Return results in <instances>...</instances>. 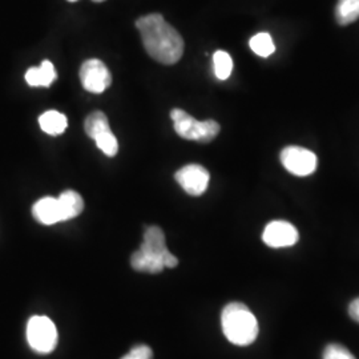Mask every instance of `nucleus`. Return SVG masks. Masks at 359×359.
I'll return each instance as SVG.
<instances>
[{"label": "nucleus", "instance_id": "6", "mask_svg": "<svg viewBox=\"0 0 359 359\" xmlns=\"http://www.w3.org/2000/svg\"><path fill=\"white\" fill-rule=\"evenodd\" d=\"M283 168L298 177L310 176L318 167L317 156L302 147H286L281 152Z\"/></svg>", "mask_w": 359, "mask_h": 359}, {"label": "nucleus", "instance_id": "12", "mask_svg": "<svg viewBox=\"0 0 359 359\" xmlns=\"http://www.w3.org/2000/svg\"><path fill=\"white\" fill-rule=\"evenodd\" d=\"M57 201H59V205H60L63 221H68V219L77 217L84 210V200L75 191H65L59 196Z\"/></svg>", "mask_w": 359, "mask_h": 359}, {"label": "nucleus", "instance_id": "17", "mask_svg": "<svg viewBox=\"0 0 359 359\" xmlns=\"http://www.w3.org/2000/svg\"><path fill=\"white\" fill-rule=\"evenodd\" d=\"M213 65H215V75L218 80H226L231 77V71H233V59L228 52H215Z\"/></svg>", "mask_w": 359, "mask_h": 359}, {"label": "nucleus", "instance_id": "21", "mask_svg": "<svg viewBox=\"0 0 359 359\" xmlns=\"http://www.w3.org/2000/svg\"><path fill=\"white\" fill-rule=\"evenodd\" d=\"M348 314L355 322L359 323V298L354 299L348 306Z\"/></svg>", "mask_w": 359, "mask_h": 359}, {"label": "nucleus", "instance_id": "4", "mask_svg": "<svg viewBox=\"0 0 359 359\" xmlns=\"http://www.w3.org/2000/svg\"><path fill=\"white\" fill-rule=\"evenodd\" d=\"M170 118L173 121V128L180 137L191 142H213L219 133V124L215 120L198 121L188 112L175 108L170 111Z\"/></svg>", "mask_w": 359, "mask_h": 359}, {"label": "nucleus", "instance_id": "5", "mask_svg": "<svg viewBox=\"0 0 359 359\" xmlns=\"http://www.w3.org/2000/svg\"><path fill=\"white\" fill-rule=\"evenodd\" d=\"M57 330L46 316H34L27 323V341L34 351L50 354L57 346Z\"/></svg>", "mask_w": 359, "mask_h": 359}, {"label": "nucleus", "instance_id": "13", "mask_svg": "<svg viewBox=\"0 0 359 359\" xmlns=\"http://www.w3.org/2000/svg\"><path fill=\"white\" fill-rule=\"evenodd\" d=\"M39 124L43 132L51 136H59L65 132L68 126V120L65 115L59 111H46L39 117Z\"/></svg>", "mask_w": 359, "mask_h": 359}, {"label": "nucleus", "instance_id": "7", "mask_svg": "<svg viewBox=\"0 0 359 359\" xmlns=\"http://www.w3.org/2000/svg\"><path fill=\"white\" fill-rule=\"evenodd\" d=\"M79 76L84 90L90 93H103L112 84V75L108 67L99 59L86 60L80 67Z\"/></svg>", "mask_w": 359, "mask_h": 359}, {"label": "nucleus", "instance_id": "1", "mask_svg": "<svg viewBox=\"0 0 359 359\" xmlns=\"http://www.w3.org/2000/svg\"><path fill=\"white\" fill-rule=\"evenodd\" d=\"M142 46L148 55L161 65H176L184 53V39L160 13L144 15L137 19Z\"/></svg>", "mask_w": 359, "mask_h": 359}, {"label": "nucleus", "instance_id": "11", "mask_svg": "<svg viewBox=\"0 0 359 359\" xmlns=\"http://www.w3.org/2000/svg\"><path fill=\"white\" fill-rule=\"evenodd\" d=\"M56 80V71L50 60H44L40 67H31L26 72V81L31 87H50Z\"/></svg>", "mask_w": 359, "mask_h": 359}, {"label": "nucleus", "instance_id": "22", "mask_svg": "<svg viewBox=\"0 0 359 359\" xmlns=\"http://www.w3.org/2000/svg\"><path fill=\"white\" fill-rule=\"evenodd\" d=\"M92 1H95V3H102V1H105V0H92Z\"/></svg>", "mask_w": 359, "mask_h": 359}, {"label": "nucleus", "instance_id": "23", "mask_svg": "<svg viewBox=\"0 0 359 359\" xmlns=\"http://www.w3.org/2000/svg\"><path fill=\"white\" fill-rule=\"evenodd\" d=\"M68 1H71V3H74V1H76V0H68Z\"/></svg>", "mask_w": 359, "mask_h": 359}, {"label": "nucleus", "instance_id": "8", "mask_svg": "<svg viewBox=\"0 0 359 359\" xmlns=\"http://www.w3.org/2000/svg\"><path fill=\"white\" fill-rule=\"evenodd\" d=\"M175 179L185 192L194 197H198L204 194L208 189L210 175L203 165L189 164L177 170Z\"/></svg>", "mask_w": 359, "mask_h": 359}, {"label": "nucleus", "instance_id": "19", "mask_svg": "<svg viewBox=\"0 0 359 359\" xmlns=\"http://www.w3.org/2000/svg\"><path fill=\"white\" fill-rule=\"evenodd\" d=\"M323 359H355L346 347L338 344L327 345L323 351Z\"/></svg>", "mask_w": 359, "mask_h": 359}, {"label": "nucleus", "instance_id": "14", "mask_svg": "<svg viewBox=\"0 0 359 359\" xmlns=\"http://www.w3.org/2000/svg\"><path fill=\"white\" fill-rule=\"evenodd\" d=\"M335 19L341 26H347L358 20L359 0H338L335 8Z\"/></svg>", "mask_w": 359, "mask_h": 359}, {"label": "nucleus", "instance_id": "18", "mask_svg": "<svg viewBox=\"0 0 359 359\" xmlns=\"http://www.w3.org/2000/svg\"><path fill=\"white\" fill-rule=\"evenodd\" d=\"M97 148L103 152L104 154H107L108 157H114L117 154L118 151V142L116 139L115 135L112 133L111 129H107L102 133H99L95 139Z\"/></svg>", "mask_w": 359, "mask_h": 359}, {"label": "nucleus", "instance_id": "10", "mask_svg": "<svg viewBox=\"0 0 359 359\" xmlns=\"http://www.w3.org/2000/svg\"><path fill=\"white\" fill-rule=\"evenodd\" d=\"M32 215L36 221L43 225H53L57 222H63L62 210L57 198L47 196L40 198L32 206Z\"/></svg>", "mask_w": 359, "mask_h": 359}, {"label": "nucleus", "instance_id": "16", "mask_svg": "<svg viewBox=\"0 0 359 359\" xmlns=\"http://www.w3.org/2000/svg\"><path fill=\"white\" fill-rule=\"evenodd\" d=\"M249 46H250L252 51L261 57H269L270 55H273L276 52L274 41L268 32H261V34L255 35L253 38L250 39Z\"/></svg>", "mask_w": 359, "mask_h": 359}, {"label": "nucleus", "instance_id": "9", "mask_svg": "<svg viewBox=\"0 0 359 359\" xmlns=\"http://www.w3.org/2000/svg\"><path fill=\"white\" fill-rule=\"evenodd\" d=\"M298 231L287 221H271L262 233L264 243L270 248H287L298 243Z\"/></svg>", "mask_w": 359, "mask_h": 359}, {"label": "nucleus", "instance_id": "20", "mask_svg": "<svg viewBox=\"0 0 359 359\" xmlns=\"http://www.w3.org/2000/svg\"><path fill=\"white\" fill-rule=\"evenodd\" d=\"M120 359H154V351L147 345H136L130 348L127 355Z\"/></svg>", "mask_w": 359, "mask_h": 359}, {"label": "nucleus", "instance_id": "15", "mask_svg": "<svg viewBox=\"0 0 359 359\" xmlns=\"http://www.w3.org/2000/svg\"><path fill=\"white\" fill-rule=\"evenodd\" d=\"M84 129H86V133L88 135V137L95 139L99 133H102L107 129H111V127H109V121H108L107 115L102 111H95L86 118Z\"/></svg>", "mask_w": 359, "mask_h": 359}, {"label": "nucleus", "instance_id": "2", "mask_svg": "<svg viewBox=\"0 0 359 359\" xmlns=\"http://www.w3.org/2000/svg\"><path fill=\"white\" fill-rule=\"evenodd\" d=\"M179 265L177 257L173 256L165 243V234L158 226H148L144 231L140 248L130 256L132 269L140 273L157 274L164 269H173Z\"/></svg>", "mask_w": 359, "mask_h": 359}, {"label": "nucleus", "instance_id": "3", "mask_svg": "<svg viewBox=\"0 0 359 359\" xmlns=\"http://www.w3.org/2000/svg\"><path fill=\"white\" fill-rule=\"evenodd\" d=\"M222 332L236 346H249L257 339L258 322L255 314L241 302L228 304L221 314Z\"/></svg>", "mask_w": 359, "mask_h": 359}]
</instances>
